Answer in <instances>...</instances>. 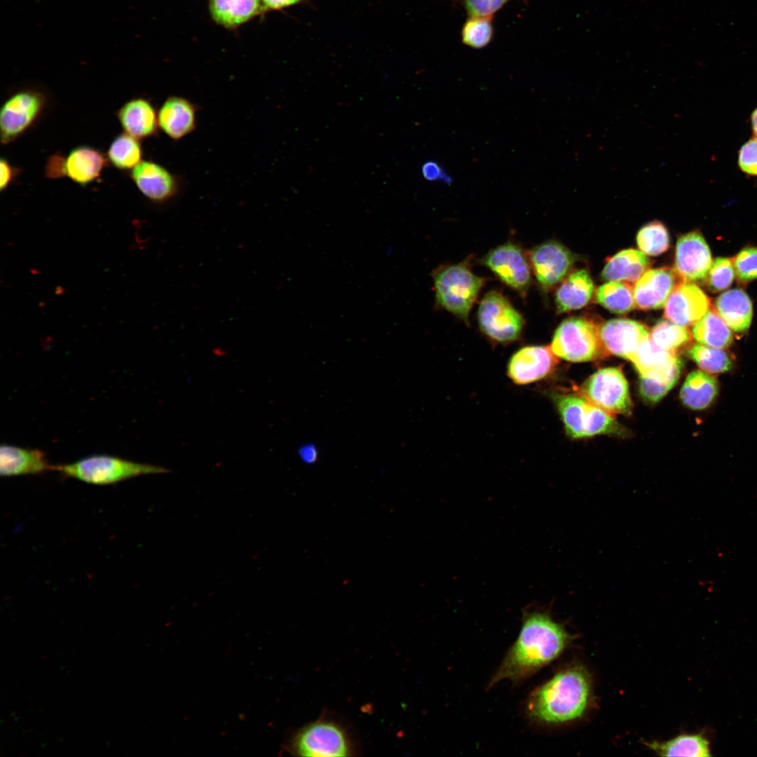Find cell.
Instances as JSON below:
<instances>
[{"label":"cell","instance_id":"1","mask_svg":"<svg viewBox=\"0 0 757 757\" xmlns=\"http://www.w3.org/2000/svg\"><path fill=\"white\" fill-rule=\"evenodd\" d=\"M571 636L550 615L539 610L524 611L519 636L491 678V688L503 680L518 683L556 659Z\"/></svg>","mask_w":757,"mask_h":757},{"label":"cell","instance_id":"2","mask_svg":"<svg viewBox=\"0 0 757 757\" xmlns=\"http://www.w3.org/2000/svg\"><path fill=\"white\" fill-rule=\"evenodd\" d=\"M591 685L582 667L573 666L556 674L535 689L526 704L528 717L542 724H560L577 719L589 702Z\"/></svg>","mask_w":757,"mask_h":757},{"label":"cell","instance_id":"3","mask_svg":"<svg viewBox=\"0 0 757 757\" xmlns=\"http://www.w3.org/2000/svg\"><path fill=\"white\" fill-rule=\"evenodd\" d=\"M284 747L291 755L307 757L352 756L357 751L346 725L327 715L294 731Z\"/></svg>","mask_w":757,"mask_h":757},{"label":"cell","instance_id":"4","mask_svg":"<svg viewBox=\"0 0 757 757\" xmlns=\"http://www.w3.org/2000/svg\"><path fill=\"white\" fill-rule=\"evenodd\" d=\"M65 477L93 484H111L139 475L168 472L163 467L140 463L118 457L97 455L72 463L55 465Z\"/></svg>","mask_w":757,"mask_h":757},{"label":"cell","instance_id":"5","mask_svg":"<svg viewBox=\"0 0 757 757\" xmlns=\"http://www.w3.org/2000/svg\"><path fill=\"white\" fill-rule=\"evenodd\" d=\"M432 277L437 304L467 322L483 278L474 274L465 263L442 266Z\"/></svg>","mask_w":757,"mask_h":757},{"label":"cell","instance_id":"6","mask_svg":"<svg viewBox=\"0 0 757 757\" xmlns=\"http://www.w3.org/2000/svg\"><path fill=\"white\" fill-rule=\"evenodd\" d=\"M552 398L567 434L573 438L623 432L611 414L581 395L554 393Z\"/></svg>","mask_w":757,"mask_h":757},{"label":"cell","instance_id":"7","mask_svg":"<svg viewBox=\"0 0 757 757\" xmlns=\"http://www.w3.org/2000/svg\"><path fill=\"white\" fill-rule=\"evenodd\" d=\"M553 353L570 362L603 359L608 355L599 334V327L582 317L564 320L557 328L551 344Z\"/></svg>","mask_w":757,"mask_h":757},{"label":"cell","instance_id":"8","mask_svg":"<svg viewBox=\"0 0 757 757\" xmlns=\"http://www.w3.org/2000/svg\"><path fill=\"white\" fill-rule=\"evenodd\" d=\"M580 395L611 414H629L632 409L628 383L620 369H601L580 388Z\"/></svg>","mask_w":757,"mask_h":757},{"label":"cell","instance_id":"9","mask_svg":"<svg viewBox=\"0 0 757 757\" xmlns=\"http://www.w3.org/2000/svg\"><path fill=\"white\" fill-rule=\"evenodd\" d=\"M46 103L45 95L25 89L11 95L0 110L1 142L7 144L23 135L41 115Z\"/></svg>","mask_w":757,"mask_h":757},{"label":"cell","instance_id":"10","mask_svg":"<svg viewBox=\"0 0 757 757\" xmlns=\"http://www.w3.org/2000/svg\"><path fill=\"white\" fill-rule=\"evenodd\" d=\"M477 318L481 330L500 343L516 340L524 327L521 314L505 296L496 291L484 295L478 308Z\"/></svg>","mask_w":757,"mask_h":757},{"label":"cell","instance_id":"11","mask_svg":"<svg viewBox=\"0 0 757 757\" xmlns=\"http://www.w3.org/2000/svg\"><path fill=\"white\" fill-rule=\"evenodd\" d=\"M108 159L102 152L88 146H80L67 156H50L45 166V175L49 179L67 177L76 184L86 186L97 179L106 167Z\"/></svg>","mask_w":757,"mask_h":757},{"label":"cell","instance_id":"12","mask_svg":"<svg viewBox=\"0 0 757 757\" xmlns=\"http://www.w3.org/2000/svg\"><path fill=\"white\" fill-rule=\"evenodd\" d=\"M503 282L524 296L531 284V268L521 249L507 243L491 250L482 259Z\"/></svg>","mask_w":757,"mask_h":757},{"label":"cell","instance_id":"13","mask_svg":"<svg viewBox=\"0 0 757 757\" xmlns=\"http://www.w3.org/2000/svg\"><path fill=\"white\" fill-rule=\"evenodd\" d=\"M712 265L709 247L697 231L685 234L678 240L674 272L684 282H702L707 279Z\"/></svg>","mask_w":757,"mask_h":757},{"label":"cell","instance_id":"14","mask_svg":"<svg viewBox=\"0 0 757 757\" xmlns=\"http://www.w3.org/2000/svg\"><path fill=\"white\" fill-rule=\"evenodd\" d=\"M529 257L538 283L546 289L561 282L574 263L573 254L556 241H548L536 246Z\"/></svg>","mask_w":757,"mask_h":757},{"label":"cell","instance_id":"15","mask_svg":"<svg viewBox=\"0 0 757 757\" xmlns=\"http://www.w3.org/2000/svg\"><path fill=\"white\" fill-rule=\"evenodd\" d=\"M558 362V357L551 347L527 346L511 357L507 364V374L517 384H529L548 376Z\"/></svg>","mask_w":757,"mask_h":757},{"label":"cell","instance_id":"16","mask_svg":"<svg viewBox=\"0 0 757 757\" xmlns=\"http://www.w3.org/2000/svg\"><path fill=\"white\" fill-rule=\"evenodd\" d=\"M641 377L676 383L682 362L676 353L664 350L649 337L629 357Z\"/></svg>","mask_w":757,"mask_h":757},{"label":"cell","instance_id":"17","mask_svg":"<svg viewBox=\"0 0 757 757\" xmlns=\"http://www.w3.org/2000/svg\"><path fill=\"white\" fill-rule=\"evenodd\" d=\"M710 301L706 294L695 284L678 283L664 306V316L677 325H695L708 311Z\"/></svg>","mask_w":757,"mask_h":757},{"label":"cell","instance_id":"18","mask_svg":"<svg viewBox=\"0 0 757 757\" xmlns=\"http://www.w3.org/2000/svg\"><path fill=\"white\" fill-rule=\"evenodd\" d=\"M130 177L142 195L156 204L172 200L179 191L177 177L151 161H142L130 171Z\"/></svg>","mask_w":757,"mask_h":757},{"label":"cell","instance_id":"19","mask_svg":"<svg viewBox=\"0 0 757 757\" xmlns=\"http://www.w3.org/2000/svg\"><path fill=\"white\" fill-rule=\"evenodd\" d=\"M601 341L609 353L629 360L650 337L647 327L629 319H613L599 327Z\"/></svg>","mask_w":757,"mask_h":757},{"label":"cell","instance_id":"20","mask_svg":"<svg viewBox=\"0 0 757 757\" xmlns=\"http://www.w3.org/2000/svg\"><path fill=\"white\" fill-rule=\"evenodd\" d=\"M674 270L667 267L650 269L635 282L634 296L637 308L643 311L660 309L678 282Z\"/></svg>","mask_w":757,"mask_h":757},{"label":"cell","instance_id":"21","mask_svg":"<svg viewBox=\"0 0 757 757\" xmlns=\"http://www.w3.org/2000/svg\"><path fill=\"white\" fill-rule=\"evenodd\" d=\"M197 107L190 100L170 96L158 111L159 128L170 139L179 140L196 128Z\"/></svg>","mask_w":757,"mask_h":757},{"label":"cell","instance_id":"22","mask_svg":"<svg viewBox=\"0 0 757 757\" xmlns=\"http://www.w3.org/2000/svg\"><path fill=\"white\" fill-rule=\"evenodd\" d=\"M124 132L139 139L156 135L159 128L158 112L150 101L143 97L125 102L117 112Z\"/></svg>","mask_w":757,"mask_h":757},{"label":"cell","instance_id":"23","mask_svg":"<svg viewBox=\"0 0 757 757\" xmlns=\"http://www.w3.org/2000/svg\"><path fill=\"white\" fill-rule=\"evenodd\" d=\"M46 454L39 449H25L2 444L0 448V474L9 477L27 474H40L54 470Z\"/></svg>","mask_w":757,"mask_h":757},{"label":"cell","instance_id":"24","mask_svg":"<svg viewBox=\"0 0 757 757\" xmlns=\"http://www.w3.org/2000/svg\"><path fill=\"white\" fill-rule=\"evenodd\" d=\"M650 265V260L642 252L634 249L625 250L606 261L601 278L608 281L635 283Z\"/></svg>","mask_w":757,"mask_h":757},{"label":"cell","instance_id":"25","mask_svg":"<svg viewBox=\"0 0 757 757\" xmlns=\"http://www.w3.org/2000/svg\"><path fill=\"white\" fill-rule=\"evenodd\" d=\"M716 307L732 331L742 332L749 327L753 315L752 303L742 289H732L721 294L716 301Z\"/></svg>","mask_w":757,"mask_h":757},{"label":"cell","instance_id":"26","mask_svg":"<svg viewBox=\"0 0 757 757\" xmlns=\"http://www.w3.org/2000/svg\"><path fill=\"white\" fill-rule=\"evenodd\" d=\"M594 285L586 270L581 269L571 273L557 290L556 304L558 313L578 310L590 300Z\"/></svg>","mask_w":757,"mask_h":757},{"label":"cell","instance_id":"27","mask_svg":"<svg viewBox=\"0 0 757 757\" xmlns=\"http://www.w3.org/2000/svg\"><path fill=\"white\" fill-rule=\"evenodd\" d=\"M718 393L716 379L702 371H694L688 374L680 391L683 404L693 410L707 408Z\"/></svg>","mask_w":757,"mask_h":757},{"label":"cell","instance_id":"28","mask_svg":"<svg viewBox=\"0 0 757 757\" xmlns=\"http://www.w3.org/2000/svg\"><path fill=\"white\" fill-rule=\"evenodd\" d=\"M261 9L260 0H210L214 20L227 27H236L257 15Z\"/></svg>","mask_w":757,"mask_h":757},{"label":"cell","instance_id":"29","mask_svg":"<svg viewBox=\"0 0 757 757\" xmlns=\"http://www.w3.org/2000/svg\"><path fill=\"white\" fill-rule=\"evenodd\" d=\"M692 333L699 343L721 349L728 347L733 341L731 329L714 309L708 310L695 324Z\"/></svg>","mask_w":757,"mask_h":757},{"label":"cell","instance_id":"30","mask_svg":"<svg viewBox=\"0 0 757 757\" xmlns=\"http://www.w3.org/2000/svg\"><path fill=\"white\" fill-rule=\"evenodd\" d=\"M647 745L662 756H711L708 739L702 734H683L667 742H653Z\"/></svg>","mask_w":757,"mask_h":757},{"label":"cell","instance_id":"31","mask_svg":"<svg viewBox=\"0 0 757 757\" xmlns=\"http://www.w3.org/2000/svg\"><path fill=\"white\" fill-rule=\"evenodd\" d=\"M596 299L610 311L624 314L635 307L634 289L632 284L622 281H609L601 285L596 292Z\"/></svg>","mask_w":757,"mask_h":757},{"label":"cell","instance_id":"32","mask_svg":"<svg viewBox=\"0 0 757 757\" xmlns=\"http://www.w3.org/2000/svg\"><path fill=\"white\" fill-rule=\"evenodd\" d=\"M107 158L116 168L132 170L142 161L139 139L125 132L120 134L109 145Z\"/></svg>","mask_w":757,"mask_h":757},{"label":"cell","instance_id":"33","mask_svg":"<svg viewBox=\"0 0 757 757\" xmlns=\"http://www.w3.org/2000/svg\"><path fill=\"white\" fill-rule=\"evenodd\" d=\"M650 337L660 348L676 353L691 341L692 335L686 326L667 319L659 320L655 325L651 329Z\"/></svg>","mask_w":757,"mask_h":757},{"label":"cell","instance_id":"34","mask_svg":"<svg viewBox=\"0 0 757 757\" xmlns=\"http://www.w3.org/2000/svg\"><path fill=\"white\" fill-rule=\"evenodd\" d=\"M688 355L705 372L723 373L729 371L732 367L730 356L721 348L702 343L695 344L689 349Z\"/></svg>","mask_w":757,"mask_h":757},{"label":"cell","instance_id":"35","mask_svg":"<svg viewBox=\"0 0 757 757\" xmlns=\"http://www.w3.org/2000/svg\"><path fill=\"white\" fill-rule=\"evenodd\" d=\"M492 18L493 16H469L462 27V42L476 49L486 46L493 35Z\"/></svg>","mask_w":757,"mask_h":757},{"label":"cell","instance_id":"36","mask_svg":"<svg viewBox=\"0 0 757 757\" xmlns=\"http://www.w3.org/2000/svg\"><path fill=\"white\" fill-rule=\"evenodd\" d=\"M637 245L641 252L650 256L664 252L669 246V237L664 226L659 221L651 222L643 226L636 236Z\"/></svg>","mask_w":757,"mask_h":757},{"label":"cell","instance_id":"37","mask_svg":"<svg viewBox=\"0 0 757 757\" xmlns=\"http://www.w3.org/2000/svg\"><path fill=\"white\" fill-rule=\"evenodd\" d=\"M735 271L730 259L717 258L711 265L707 277V288L712 292H719L728 289L735 278Z\"/></svg>","mask_w":757,"mask_h":757},{"label":"cell","instance_id":"38","mask_svg":"<svg viewBox=\"0 0 757 757\" xmlns=\"http://www.w3.org/2000/svg\"><path fill=\"white\" fill-rule=\"evenodd\" d=\"M734 266L739 281L747 282L757 279V247L742 249L735 258Z\"/></svg>","mask_w":757,"mask_h":757},{"label":"cell","instance_id":"39","mask_svg":"<svg viewBox=\"0 0 757 757\" xmlns=\"http://www.w3.org/2000/svg\"><path fill=\"white\" fill-rule=\"evenodd\" d=\"M676 383L648 377H641L639 392L647 402L656 403L662 399Z\"/></svg>","mask_w":757,"mask_h":757},{"label":"cell","instance_id":"40","mask_svg":"<svg viewBox=\"0 0 757 757\" xmlns=\"http://www.w3.org/2000/svg\"><path fill=\"white\" fill-rule=\"evenodd\" d=\"M737 165L744 174L757 177V138H751L742 145L738 151Z\"/></svg>","mask_w":757,"mask_h":757},{"label":"cell","instance_id":"41","mask_svg":"<svg viewBox=\"0 0 757 757\" xmlns=\"http://www.w3.org/2000/svg\"><path fill=\"white\" fill-rule=\"evenodd\" d=\"M511 0H463L469 16L491 17Z\"/></svg>","mask_w":757,"mask_h":757},{"label":"cell","instance_id":"42","mask_svg":"<svg viewBox=\"0 0 757 757\" xmlns=\"http://www.w3.org/2000/svg\"><path fill=\"white\" fill-rule=\"evenodd\" d=\"M20 170L11 165V164L4 158H1L0 161V190L2 191L6 189L16 176L19 174Z\"/></svg>","mask_w":757,"mask_h":757},{"label":"cell","instance_id":"43","mask_svg":"<svg viewBox=\"0 0 757 757\" xmlns=\"http://www.w3.org/2000/svg\"><path fill=\"white\" fill-rule=\"evenodd\" d=\"M421 172L424 178L429 181L444 179L442 168L434 161L425 162L422 166Z\"/></svg>","mask_w":757,"mask_h":757},{"label":"cell","instance_id":"44","mask_svg":"<svg viewBox=\"0 0 757 757\" xmlns=\"http://www.w3.org/2000/svg\"><path fill=\"white\" fill-rule=\"evenodd\" d=\"M304 0H261L266 8L273 10L287 8L302 2Z\"/></svg>","mask_w":757,"mask_h":757},{"label":"cell","instance_id":"45","mask_svg":"<svg viewBox=\"0 0 757 757\" xmlns=\"http://www.w3.org/2000/svg\"><path fill=\"white\" fill-rule=\"evenodd\" d=\"M299 456L306 463H313L318 458V452L313 445H306L299 450Z\"/></svg>","mask_w":757,"mask_h":757},{"label":"cell","instance_id":"46","mask_svg":"<svg viewBox=\"0 0 757 757\" xmlns=\"http://www.w3.org/2000/svg\"><path fill=\"white\" fill-rule=\"evenodd\" d=\"M751 124L753 135L754 137L757 138V107L751 113Z\"/></svg>","mask_w":757,"mask_h":757}]
</instances>
